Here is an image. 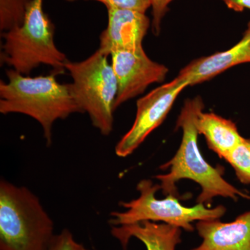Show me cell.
Returning a JSON list of instances; mask_svg holds the SVG:
<instances>
[{
    "mask_svg": "<svg viewBox=\"0 0 250 250\" xmlns=\"http://www.w3.org/2000/svg\"><path fill=\"white\" fill-rule=\"evenodd\" d=\"M205 105L200 96L188 99L184 103L177 121L176 127L182 129V143L174 157L161 166L162 170L169 169L167 174H159L161 189L166 195L179 197L176 184L181 179H190L201 187L197 204L210 205L216 197H229L236 201L238 197L250 200V195L238 190L223 178L222 166L213 167L205 161L198 146L196 122L203 111Z\"/></svg>",
    "mask_w": 250,
    "mask_h": 250,
    "instance_id": "obj_1",
    "label": "cell"
},
{
    "mask_svg": "<svg viewBox=\"0 0 250 250\" xmlns=\"http://www.w3.org/2000/svg\"><path fill=\"white\" fill-rule=\"evenodd\" d=\"M7 82H0V113H21L34 118L43 130L47 146L52 143L56 121L82 113L70 90V83H60L59 72L34 77L14 69L6 70Z\"/></svg>",
    "mask_w": 250,
    "mask_h": 250,
    "instance_id": "obj_2",
    "label": "cell"
},
{
    "mask_svg": "<svg viewBox=\"0 0 250 250\" xmlns=\"http://www.w3.org/2000/svg\"><path fill=\"white\" fill-rule=\"evenodd\" d=\"M54 222L29 189L0 181V250H47Z\"/></svg>",
    "mask_w": 250,
    "mask_h": 250,
    "instance_id": "obj_3",
    "label": "cell"
},
{
    "mask_svg": "<svg viewBox=\"0 0 250 250\" xmlns=\"http://www.w3.org/2000/svg\"><path fill=\"white\" fill-rule=\"evenodd\" d=\"M55 26L43 9V0H31L21 26L1 32V62L24 75L41 65L65 72L66 55L54 42Z\"/></svg>",
    "mask_w": 250,
    "mask_h": 250,
    "instance_id": "obj_4",
    "label": "cell"
},
{
    "mask_svg": "<svg viewBox=\"0 0 250 250\" xmlns=\"http://www.w3.org/2000/svg\"><path fill=\"white\" fill-rule=\"evenodd\" d=\"M107 58L97 49L85 60H68L65 65L72 77L70 90L77 104L104 136H108L113 130L118 93L116 75Z\"/></svg>",
    "mask_w": 250,
    "mask_h": 250,
    "instance_id": "obj_5",
    "label": "cell"
},
{
    "mask_svg": "<svg viewBox=\"0 0 250 250\" xmlns=\"http://www.w3.org/2000/svg\"><path fill=\"white\" fill-rule=\"evenodd\" d=\"M160 189V184H154L150 179L141 180L137 185L139 197L130 202H121V207L126 210L112 212L110 224L113 226H122L149 220L192 231L195 229L192 225L193 222L216 220L226 213V208L223 205L213 208H207L202 204L193 207H185L175 195H167L163 200L157 199L156 193Z\"/></svg>",
    "mask_w": 250,
    "mask_h": 250,
    "instance_id": "obj_6",
    "label": "cell"
},
{
    "mask_svg": "<svg viewBox=\"0 0 250 250\" xmlns=\"http://www.w3.org/2000/svg\"><path fill=\"white\" fill-rule=\"evenodd\" d=\"M189 86L181 76L152 90L136 103L134 124L117 143L115 152L119 157H126L141 146L151 133L160 126L173 106L179 94Z\"/></svg>",
    "mask_w": 250,
    "mask_h": 250,
    "instance_id": "obj_7",
    "label": "cell"
},
{
    "mask_svg": "<svg viewBox=\"0 0 250 250\" xmlns=\"http://www.w3.org/2000/svg\"><path fill=\"white\" fill-rule=\"evenodd\" d=\"M110 56L118 82L115 110L144 93L149 85L164 82L168 73L167 67L149 58L143 47L116 51Z\"/></svg>",
    "mask_w": 250,
    "mask_h": 250,
    "instance_id": "obj_8",
    "label": "cell"
},
{
    "mask_svg": "<svg viewBox=\"0 0 250 250\" xmlns=\"http://www.w3.org/2000/svg\"><path fill=\"white\" fill-rule=\"evenodd\" d=\"M107 27L100 36L99 50L111 55L118 50L140 48L150 27V20L145 13L132 10L107 9Z\"/></svg>",
    "mask_w": 250,
    "mask_h": 250,
    "instance_id": "obj_9",
    "label": "cell"
},
{
    "mask_svg": "<svg viewBox=\"0 0 250 250\" xmlns=\"http://www.w3.org/2000/svg\"><path fill=\"white\" fill-rule=\"evenodd\" d=\"M195 228L202 242L191 250H250V210L230 223L200 220Z\"/></svg>",
    "mask_w": 250,
    "mask_h": 250,
    "instance_id": "obj_10",
    "label": "cell"
},
{
    "mask_svg": "<svg viewBox=\"0 0 250 250\" xmlns=\"http://www.w3.org/2000/svg\"><path fill=\"white\" fill-rule=\"evenodd\" d=\"M250 62V21L243 37L231 48L192 61L178 75L188 82L189 86L213 78L225 70Z\"/></svg>",
    "mask_w": 250,
    "mask_h": 250,
    "instance_id": "obj_11",
    "label": "cell"
},
{
    "mask_svg": "<svg viewBox=\"0 0 250 250\" xmlns=\"http://www.w3.org/2000/svg\"><path fill=\"white\" fill-rule=\"evenodd\" d=\"M111 234L121 243L125 250L127 248L131 238L143 242L147 250H175L177 245L182 242V229L149 220L113 226Z\"/></svg>",
    "mask_w": 250,
    "mask_h": 250,
    "instance_id": "obj_12",
    "label": "cell"
},
{
    "mask_svg": "<svg viewBox=\"0 0 250 250\" xmlns=\"http://www.w3.org/2000/svg\"><path fill=\"white\" fill-rule=\"evenodd\" d=\"M196 126L199 134L205 136L208 148L222 159H226L244 139L232 121L215 113L202 111L197 118Z\"/></svg>",
    "mask_w": 250,
    "mask_h": 250,
    "instance_id": "obj_13",
    "label": "cell"
},
{
    "mask_svg": "<svg viewBox=\"0 0 250 250\" xmlns=\"http://www.w3.org/2000/svg\"><path fill=\"white\" fill-rule=\"evenodd\" d=\"M31 0H0V30L9 31L22 24Z\"/></svg>",
    "mask_w": 250,
    "mask_h": 250,
    "instance_id": "obj_14",
    "label": "cell"
},
{
    "mask_svg": "<svg viewBox=\"0 0 250 250\" xmlns=\"http://www.w3.org/2000/svg\"><path fill=\"white\" fill-rule=\"evenodd\" d=\"M225 160L235 171L242 184H250V139H245L229 154Z\"/></svg>",
    "mask_w": 250,
    "mask_h": 250,
    "instance_id": "obj_15",
    "label": "cell"
},
{
    "mask_svg": "<svg viewBox=\"0 0 250 250\" xmlns=\"http://www.w3.org/2000/svg\"><path fill=\"white\" fill-rule=\"evenodd\" d=\"M69 2L80 1V0H65ZM84 1H95L102 3L106 6V9L132 10L145 13L151 8L150 0H84Z\"/></svg>",
    "mask_w": 250,
    "mask_h": 250,
    "instance_id": "obj_16",
    "label": "cell"
},
{
    "mask_svg": "<svg viewBox=\"0 0 250 250\" xmlns=\"http://www.w3.org/2000/svg\"><path fill=\"white\" fill-rule=\"evenodd\" d=\"M47 250H90L75 241L70 230L65 229L54 236Z\"/></svg>",
    "mask_w": 250,
    "mask_h": 250,
    "instance_id": "obj_17",
    "label": "cell"
},
{
    "mask_svg": "<svg viewBox=\"0 0 250 250\" xmlns=\"http://www.w3.org/2000/svg\"><path fill=\"white\" fill-rule=\"evenodd\" d=\"M173 0H150L152 8V29L154 35H159L161 23L168 11V6Z\"/></svg>",
    "mask_w": 250,
    "mask_h": 250,
    "instance_id": "obj_18",
    "label": "cell"
},
{
    "mask_svg": "<svg viewBox=\"0 0 250 250\" xmlns=\"http://www.w3.org/2000/svg\"><path fill=\"white\" fill-rule=\"evenodd\" d=\"M229 9L236 12L250 10V0H222Z\"/></svg>",
    "mask_w": 250,
    "mask_h": 250,
    "instance_id": "obj_19",
    "label": "cell"
}]
</instances>
